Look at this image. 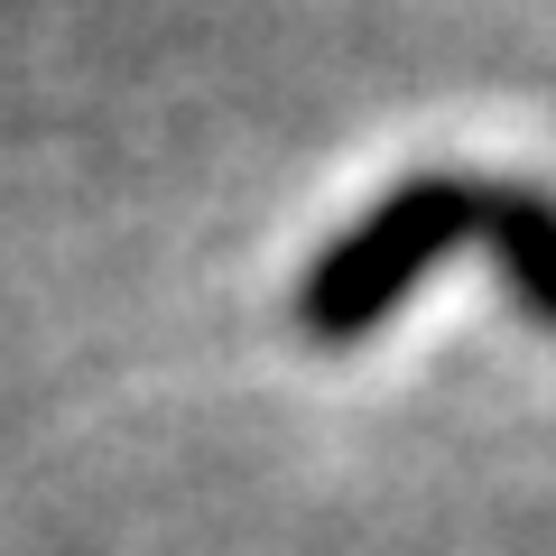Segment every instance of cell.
<instances>
[{"mask_svg":"<svg viewBox=\"0 0 556 556\" xmlns=\"http://www.w3.org/2000/svg\"><path fill=\"white\" fill-rule=\"evenodd\" d=\"M473 241L510 306L556 334V195L538 177H473Z\"/></svg>","mask_w":556,"mask_h":556,"instance_id":"7a4b0ae2","label":"cell"},{"mask_svg":"<svg viewBox=\"0 0 556 556\" xmlns=\"http://www.w3.org/2000/svg\"><path fill=\"white\" fill-rule=\"evenodd\" d=\"M455 241H473V167H408L390 195H371L306 260L298 298H288V325L316 353H353V343H371L417 298V278L437 269Z\"/></svg>","mask_w":556,"mask_h":556,"instance_id":"6da1fadb","label":"cell"}]
</instances>
